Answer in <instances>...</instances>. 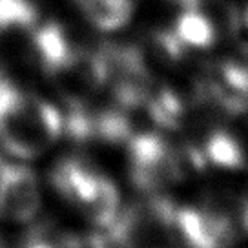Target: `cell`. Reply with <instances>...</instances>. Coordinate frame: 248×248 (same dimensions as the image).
<instances>
[{"mask_svg":"<svg viewBox=\"0 0 248 248\" xmlns=\"http://www.w3.org/2000/svg\"><path fill=\"white\" fill-rule=\"evenodd\" d=\"M31 47L42 70L73 106H82L109 80L106 55L77 46L59 24H37Z\"/></svg>","mask_w":248,"mask_h":248,"instance_id":"cell-1","label":"cell"},{"mask_svg":"<svg viewBox=\"0 0 248 248\" xmlns=\"http://www.w3.org/2000/svg\"><path fill=\"white\" fill-rule=\"evenodd\" d=\"M62 117L53 104L0 75V146L16 159H35L59 139Z\"/></svg>","mask_w":248,"mask_h":248,"instance_id":"cell-2","label":"cell"},{"mask_svg":"<svg viewBox=\"0 0 248 248\" xmlns=\"http://www.w3.org/2000/svg\"><path fill=\"white\" fill-rule=\"evenodd\" d=\"M53 183L64 199L77 206L92 223L108 228L121 210L115 183L92 164L78 159H66L57 164Z\"/></svg>","mask_w":248,"mask_h":248,"instance_id":"cell-3","label":"cell"},{"mask_svg":"<svg viewBox=\"0 0 248 248\" xmlns=\"http://www.w3.org/2000/svg\"><path fill=\"white\" fill-rule=\"evenodd\" d=\"M130 171L133 183L155 192L179 183L186 175L188 163H201L202 155L183 154L157 133H139L130 140Z\"/></svg>","mask_w":248,"mask_h":248,"instance_id":"cell-4","label":"cell"},{"mask_svg":"<svg viewBox=\"0 0 248 248\" xmlns=\"http://www.w3.org/2000/svg\"><path fill=\"white\" fill-rule=\"evenodd\" d=\"M42 204L35 171L24 163L0 159V217L9 223H26Z\"/></svg>","mask_w":248,"mask_h":248,"instance_id":"cell-5","label":"cell"},{"mask_svg":"<svg viewBox=\"0 0 248 248\" xmlns=\"http://www.w3.org/2000/svg\"><path fill=\"white\" fill-rule=\"evenodd\" d=\"M183 11L171 28V37L183 49H208L219 39V30L197 0H183Z\"/></svg>","mask_w":248,"mask_h":248,"instance_id":"cell-6","label":"cell"},{"mask_svg":"<svg viewBox=\"0 0 248 248\" xmlns=\"http://www.w3.org/2000/svg\"><path fill=\"white\" fill-rule=\"evenodd\" d=\"M39 24V13L31 0H0V44L30 40Z\"/></svg>","mask_w":248,"mask_h":248,"instance_id":"cell-7","label":"cell"},{"mask_svg":"<svg viewBox=\"0 0 248 248\" xmlns=\"http://www.w3.org/2000/svg\"><path fill=\"white\" fill-rule=\"evenodd\" d=\"M90 22L101 31H117L132 20L135 0H77Z\"/></svg>","mask_w":248,"mask_h":248,"instance_id":"cell-8","label":"cell"},{"mask_svg":"<svg viewBox=\"0 0 248 248\" xmlns=\"http://www.w3.org/2000/svg\"><path fill=\"white\" fill-rule=\"evenodd\" d=\"M202 159L210 161L216 166L230 168V170L247 166V157H245L237 135L233 130H225V128L210 132V135L204 139Z\"/></svg>","mask_w":248,"mask_h":248,"instance_id":"cell-9","label":"cell"},{"mask_svg":"<svg viewBox=\"0 0 248 248\" xmlns=\"http://www.w3.org/2000/svg\"><path fill=\"white\" fill-rule=\"evenodd\" d=\"M55 248H101V243L78 237H62L61 241H55Z\"/></svg>","mask_w":248,"mask_h":248,"instance_id":"cell-10","label":"cell"},{"mask_svg":"<svg viewBox=\"0 0 248 248\" xmlns=\"http://www.w3.org/2000/svg\"><path fill=\"white\" fill-rule=\"evenodd\" d=\"M235 135H237V139L241 142V148H243V152H245V157H247V166H248V121L243 124V128L241 130H233Z\"/></svg>","mask_w":248,"mask_h":248,"instance_id":"cell-11","label":"cell"},{"mask_svg":"<svg viewBox=\"0 0 248 248\" xmlns=\"http://www.w3.org/2000/svg\"><path fill=\"white\" fill-rule=\"evenodd\" d=\"M24 248H55V243H49V241H44V239H35L28 243Z\"/></svg>","mask_w":248,"mask_h":248,"instance_id":"cell-12","label":"cell"},{"mask_svg":"<svg viewBox=\"0 0 248 248\" xmlns=\"http://www.w3.org/2000/svg\"><path fill=\"white\" fill-rule=\"evenodd\" d=\"M245 22H247V26H248V9H247V13H245Z\"/></svg>","mask_w":248,"mask_h":248,"instance_id":"cell-13","label":"cell"},{"mask_svg":"<svg viewBox=\"0 0 248 248\" xmlns=\"http://www.w3.org/2000/svg\"><path fill=\"white\" fill-rule=\"evenodd\" d=\"M0 248H4V243H2V239H0Z\"/></svg>","mask_w":248,"mask_h":248,"instance_id":"cell-14","label":"cell"}]
</instances>
